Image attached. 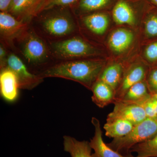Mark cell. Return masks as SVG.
I'll return each mask as SVG.
<instances>
[{
	"label": "cell",
	"mask_w": 157,
	"mask_h": 157,
	"mask_svg": "<svg viewBox=\"0 0 157 157\" xmlns=\"http://www.w3.org/2000/svg\"><path fill=\"white\" fill-rule=\"evenodd\" d=\"M104 66L105 63L100 60L70 61L49 67L38 75L42 78L58 77L74 80L91 90Z\"/></svg>",
	"instance_id": "6da1fadb"
},
{
	"label": "cell",
	"mask_w": 157,
	"mask_h": 157,
	"mask_svg": "<svg viewBox=\"0 0 157 157\" xmlns=\"http://www.w3.org/2000/svg\"><path fill=\"white\" fill-rule=\"evenodd\" d=\"M157 135V118H147L134 126L128 135L119 138H114L107 145L116 151L131 154L129 151L138 144L149 140Z\"/></svg>",
	"instance_id": "7a4b0ae2"
},
{
	"label": "cell",
	"mask_w": 157,
	"mask_h": 157,
	"mask_svg": "<svg viewBox=\"0 0 157 157\" xmlns=\"http://www.w3.org/2000/svg\"><path fill=\"white\" fill-rule=\"evenodd\" d=\"M52 48L57 56L64 59L91 56L98 53L95 48L77 37L55 42Z\"/></svg>",
	"instance_id": "3957f363"
},
{
	"label": "cell",
	"mask_w": 157,
	"mask_h": 157,
	"mask_svg": "<svg viewBox=\"0 0 157 157\" xmlns=\"http://www.w3.org/2000/svg\"><path fill=\"white\" fill-rule=\"evenodd\" d=\"M6 68L15 74L20 89L32 90L43 81V78L30 73L22 60L14 54L8 56Z\"/></svg>",
	"instance_id": "277c9868"
},
{
	"label": "cell",
	"mask_w": 157,
	"mask_h": 157,
	"mask_svg": "<svg viewBox=\"0 0 157 157\" xmlns=\"http://www.w3.org/2000/svg\"><path fill=\"white\" fill-rule=\"evenodd\" d=\"M22 53L27 60L33 64L43 63L48 57V49L45 43L33 33L28 34L22 46Z\"/></svg>",
	"instance_id": "5b68a950"
},
{
	"label": "cell",
	"mask_w": 157,
	"mask_h": 157,
	"mask_svg": "<svg viewBox=\"0 0 157 157\" xmlns=\"http://www.w3.org/2000/svg\"><path fill=\"white\" fill-rule=\"evenodd\" d=\"M113 110L107 116L108 118H119L128 121L134 125L147 118L145 111L140 105L116 101Z\"/></svg>",
	"instance_id": "8992f818"
},
{
	"label": "cell",
	"mask_w": 157,
	"mask_h": 157,
	"mask_svg": "<svg viewBox=\"0 0 157 157\" xmlns=\"http://www.w3.org/2000/svg\"><path fill=\"white\" fill-rule=\"evenodd\" d=\"M48 0H13L8 12L25 22L43 10Z\"/></svg>",
	"instance_id": "52a82bcc"
},
{
	"label": "cell",
	"mask_w": 157,
	"mask_h": 157,
	"mask_svg": "<svg viewBox=\"0 0 157 157\" xmlns=\"http://www.w3.org/2000/svg\"><path fill=\"white\" fill-rule=\"evenodd\" d=\"M45 32L53 36L62 37L72 33L74 29L73 21L67 15L56 14L45 18L42 23Z\"/></svg>",
	"instance_id": "ba28073f"
},
{
	"label": "cell",
	"mask_w": 157,
	"mask_h": 157,
	"mask_svg": "<svg viewBox=\"0 0 157 157\" xmlns=\"http://www.w3.org/2000/svg\"><path fill=\"white\" fill-rule=\"evenodd\" d=\"M91 122L95 128L94 135L90 142L91 147L94 151L92 157H135L131 154H121L109 147L103 140L100 121L94 117L92 118Z\"/></svg>",
	"instance_id": "9c48e42d"
},
{
	"label": "cell",
	"mask_w": 157,
	"mask_h": 157,
	"mask_svg": "<svg viewBox=\"0 0 157 157\" xmlns=\"http://www.w3.org/2000/svg\"><path fill=\"white\" fill-rule=\"evenodd\" d=\"M147 73L146 68L142 65H134L128 69L124 73L121 84L116 91L115 101L121 100L132 86L146 80Z\"/></svg>",
	"instance_id": "30bf717a"
},
{
	"label": "cell",
	"mask_w": 157,
	"mask_h": 157,
	"mask_svg": "<svg viewBox=\"0 0 157 157\" xmlns=\"http://www.w3.org/2000/svg\"><path fill=\"white\" fill-rule=\"evenodd\" d=\"M26 27V23L17 19L8 12L0 13V33L6 40H13L21 35Z\"/></svg>",
	"instance_id": "8fae6325"
},
{
	"label": "cell",
	"mask_w": 157,
	"mask_h": 157,
	"mask_svg": "<svg viewBox=\"0 0 157 157\" xmlns=\"http://www.w3.org/2000/svg\"><path fill=\"white\" fill-rule=\"evenodd\" d=\"M18 81L14 72L7 68L1 70L0 92L2 98L8 102H14L18 97Z\"/></svg>",
	"instance_id": "7c38bea8"
},
{
	"label": "cell",
	"mask_w": 157,
	"mask_h": 157,
	"mask_svg": "<svg viewBox=\"0 0 157 157\" xmlns=\"http://www.w3.org/2000/svg\"><path fill=\"white\" fill-rule=\"evenodd\" d=\"M92 101L100 108H103L115 101L116 92L101 80H98L91 89Z\"/></svg>",
	"instance_id": "4fadbf2b"
},
{
	"label": "cell",
	"mask_w": 157,
	"mask_h": 157,
	"mask_svg": "<svg viewBox=\"0 0 157 157\" xmlns=\"http://www.w3.org/2000/svg\"><path fill=\"white\" fill-rule=\"evenodd\" d=\"M134 35L131 31L119 29L112 32L108 40L109 47L114 52L122 53L132 44Z\"/></svg>",
	"instance_id": "5bb4252c"
},
{
	"label": "cell",
	"mask_w": 157,
	"mask_h": 157,
	"mask_svg": "<svg viewBox=\"0 0 157 157\" xmlns=\"http://www.w3.org/2000/svg\"><path fill=\"white\" fill-rule=\"evenodd\" d=\"M134 126L132 123L125 120L119 118L107 117L104 128L105 135L114 139L128 135Z\"/></svg>",
	"instance_id": "9a60e30c"
},
{
	"label": "cell",
	"mask_w": 157,
	"mask_h": 157,
	"mask_svg": "<svg viewBox=\"0 0 157 157\" xmlns=\"http://www.w3.org/2000/svg\"><path fill=\"white\" fill-rule=\"evenodd\" d=\"M152 97L146 80L138 82L130 88L120 101L137 104L147 101Z\"/></svg>",
	"instance_id": "2e32d148"
},
{
	"label": "cell",
	"mask_w": 157,
	"mask_h": 157,
	"mask_svg": "<svg viewBox=\"0 0 157 157\" xmlns=\"http://www.w3.org/2000/svg\"><path fill=\"white\" fill-rule=\"evenodd\" d=\"M63 147L65 151L71 157H92L91 147L90 142L79 141L70 136H63Z\"/></svg>",
	"instance_id": "e0dca14e"
},
{
	"label": "cell",
	"mask_w": 157,
	"mask_h": 157,
	"mask_svg": "<svg viewBox=\"0 0 157 157\" xmlns=\"http://www.w3.org/2000/svg\"><path fill=\"white\" fill-rule=\"evenodd\" d=\"M124 73L122 66L119 63H114L104 68L98 80L105 82L116 92L121 84Z\"/></svg>",
	"instance_id": "ac0fdd59"
},
{
	"label": "cell",
	"mask_w": 157,
	"mask_h": 157,
	"mask_svg": "<svg viewBox=\"0 0 157 157\" xmlns=\"http://www.w3.org/2000/svg\"><path fill=\"white\" fill-rule=\"evenodd\" d=\"M113 20L117 25H134L136 21L133 9L125 1L121 0L116 4L112 12Z\"/></svg>",
	"instance_id": "d6986e66"
},
{
	"label": "cell",
	"mask_w": 157,
	"mask_h": 157,
	"mask_svg": "<svg viewBox=\"0 0 157 157\" xmlns=\"http://www.w3.org/2000/svg\"><path fill=\"white\" fill-rule=\"evenodd\" d=\"M83 21L89 30L98 35L104 34L109 25L108 16L104 13H94L87 15L83 18Z\"/></svg>",
	"instance_id": "ffe728a7"
},
{
	"label": "cell",
	"mask_w": 157,
	"mask_h": 157,
	"mask_svg": "<svg viewBox=\"0 0 157 157\" xmlns=\"http://www.w3.org/2000/svg\"><path fill=\"white\" fill-rule=\"evenodd\" d=\"M130 153L135 152V157H157V135L151 139L132 147Z\"/></svg>",
	"instance_id": "44dd1931"
},
{
	"label": "cell",
	"mask_w": 157,
	"mask_h": 157,
	"mask_svg": "<svg viewBox=\"0 0 157 157\" xmlns=\"http://www.w3.org/2000/svg\"><path fill=\"white\" fill-rule=\"evenodd\" d=\"M110 0H81L79 7L85 11H92L99 10L105 7Z\"/></svg>",
	"instance_id": "7402d4cb"
},
{
	"label": "cell",
	"mask_w": 157,
	"mask_h": 157,
	"mask_svg": "<svg viewBox=\"0 0 157 157\" xmlns=\"http://www.w3.org/2000/svg\"><path fill=\"white\" fill-rule=\"evenodd\" d=\"M145 33L148 38L157 37V12L151 13L145 22Z\"/></svg>",
	"instance_id": "603a6c76"
},
{
	"label": "cell",
	"mask_w": 157,
	"mask_h": 157,
	"mask_svg": "<svg viewBox=\"0 0 157 157\" xmlns=\"http://www.w3.org/2000/svg\"><path fill=\"white\" fill-rule=\"evenodd\" d=\"M146 81L152 96L157 93V66L153 67L147 73Z\"/></svg>",
	"instance_id": "cb8c5ba5"
},
{
	"label": "cell",
	"mask_w": 157,
	"mask_h": 157,
	"mask_svg": "<svg viewBox=\"0 0 157 157\" xmlns=\"http://www.w3.org/2000/svg\"><path fill=\"white\" fill-rule=\"evenodd\" d=\"M144 56L147 60L151 63H157V40L147 45L144 51Z\"/></svg>",
	"instance_id": "d4e9b609"
},
{
	"label": "cell",
	"mask_w": 157,
	"mask_h": 157,
	"mask_svg": "<svg viewBox=\"0 0 157 157\" xmlns=\"http://www.w3.org/2000/svg\"><path fill=\"white\" fill-rule=\"evenodd\" d=\"M151 98L147 101H144L138 105L143 107L147 118H157V114L155 110L154 107L152 103Z\"/></svg>",
	"instance_id": "484cf974"
},
{
	"label": "cell",
	"mask_w": 157,
	"mask_h": 157,
	"mask_svg": "<svg viewBox=\"0 0 157 157\" xmlns=\"http://www.w3.org/2000/svg\"><path fill=\"white\" fill-rule=\"evenodd\" d=\"M77 1V0H48L43 10H48L57 6H69Z\"/></svg>",
	"instance_id": "4316f807"
},
{
	"label": "cell",
	"mask_w": 157,
	"mask_h": 157,
	"mask_svg": "<svg viewBox=\"0 0 157 157\" xmlns=\"http://www.w3.org/2000/svg\"><path fill=\"white\" fill-rule=\"evenodd\" d=\"M7 54L6 49L3 45L0 46V65H1V70L6 67L7 63Z\"/></svg>",
	"instance_id": "83f0119b"
},
{
	"label": "cell",
	"mask_w": 157,
	"mask_h": 157,
	"mask_svg": "<svg viewBox=\"0 0 157 157\" xmlns=\"http://www.w3.org/2000/svg\"><path fill=\"white\" fill-rule=\"evenodd\" d=\"M13 0H0L1 12H8Z\"/></svg>",
	"instance_id": "f1b7e54d"
},
{
	"label": "cell",
	"mask_w": 157,
	"mask_h": 157,
	"mask_svg": "<svg viewBox=\"0 0 157 157\" xmlns=\"http://www.w3.org/2000/svg\"><path fill=\"white\" fill-rule=\"evenodd\" d=\"M151 100L152 103L154 107L155 110L157 114V99L152 97Z\"/></svg>",
	"instance_id": "f546056e"
},
{
	"label": "cell",
	"mask_w": 157,
	"mask_h": 157,
	"mask_svg": "<svg viewBox=\"0 0 157 157\" xmlns=\"http://www.w3.org/2000/svg\"><path fill=\"white\" fill-rule=\"evenodd\" d=\"M151 2L157 6V0H149Z\"/></svg>",
	"instance_id": "4dcf8cb0"
},
{
	"label": "cell",
	"mask_w": 157,
	"mask_h": 157,
	"mask_svg": "<svg viewBox=\"0 0 157 157\" xmlns=\"http://www.w3.org/2000/svg\"><path fill=\"white\" fill-rule=\"evenodd\" d=\"M152 97L153 98H155V99H157V93H156V94H155L153 95L152 96Z\"/></svg>",
	"instance_id": "1f68e13d"
}]
</instances>
